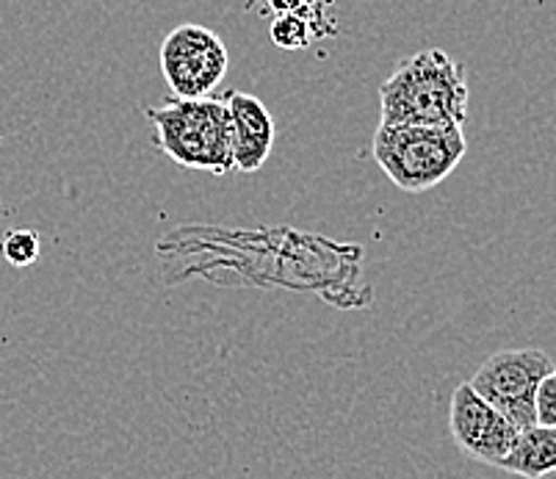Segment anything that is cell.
<instances>
[{
	"instance_id": "cell-1",
	"label": "cell",
	"mask_w": 556,
	"mask_h": 479,
	"mask_svg": "<svg viewBox=\"0 0 556 479\" xmlns=\"http://www.w3.org/2000/svg\"><path fill=\"white\" fill-rule=\"evenodd\" d=\"M379 123L463 128L468 119V80L441 48H427L396 64L379 87Z\"/></svg>"
},
{
	"instance_id": "cell-2",
	"label": "cell",
	"mask_w": 556,
	"mask_h": 479,
	"mask_svg": "<svg viewBox=\"0 0 556 479\" xmlns=\"http://www.w3.org/2000/svg\"><path fill=\"white\" fill-rule=\"evenodd\" d=\"M148 119L155 130V144L175 164L211 175L232 169V128L225 98H172L164 105H150Z\"/></svg>"
},
{
	"instance_id": "cell-3",
	"label": "cell",
	"mask_w": 556,
	"mask_h": 479,
	"mask_svg": "<svg viewBox=\"0 0 556 479\" xmlns=\"http://www.w3.org/2000/svg\"><path fill=\"white\" fill-rule=\"evenodd\" d=\"M468 153L463 128L379 123L371 139L374 164L396 189L421 194L441 186Z\"/></svg>"
},
{
	"instance_id": "cell-4",
	"label": "cell",
	"mask_w": 556,
	"mask_h": 479,
	"mask_svg": "<svg viewBox=\"0 0 556 479\" xmlns=\"http://www.w3.org/2000/svg\"><path fill=\"white\" fill-rule=\"evenodd\" d=\"M230 55L219 34L200 23H184L161 42V73L172 98H211L225 80Z\"/></svg>"
},
{
	"instance_id": "cell-5",
	"label": "cell",
	"mask_w": 556,
	"mask_h": 479,
	"mask_svg": "<svg viewBox=\"0 0 556 479\" xmlns=\"http://www.w3.org/2000/svg\"><path fill=\"white\" fill-rule=\"evenodd\" d=\"M551 369L554 363L543 350H502L479 366L471 388L518 430H526L538 425L534 393Z\"/></svg>"
},
{
	"instance_id": "cell-6",
	"label": "cell",
	"mask_w": 556,
	"mask_h": 479,
	"mask_svg": "<svg viewBox=\"0 0 556 479\" xmlns=\"http://www.w3.org/2000/svg\"><path fill=\"white\" fill-rule=\"evenodd\" d=\"M448 430L459 452L484 466H502L507 452L518 438V427L484 402L471 382L454 388L452 405H448Z\"/></svg>"
},
{
	"instance_id": "cell-7",
	"label": "cell",
	"mask_w": 556,
	"mask_h": 479,
	"mask_svg": "<svg viewBox=\"0 0 556 479\" xmlns=\"http://www.w3.org/2000/svg\"><path fill=\"white\" fill-rule=\"evenodd\" d=\"M225 103L232 128V169L244 175L257 173L275 148V119L255 94L230 92L225 94Z\"/></svg>"
},
{
	"instance_id": "cell-8",
	"label": "cell",
	"mask_w": 556,
	"mask_h": 479,
	"mask_svg": "<svg viewBox=\"0 0 556 479\" xmlns=\"http://www.w3.org/2000/svg\"><path fill=\"white\" fill-rule=\"evenodd\" d=\"M504 471L526 479H543L556 471V427L532 425L518 432L513 449L502 461Z\"/></svg>"
},
{
	"instance_id": "cell-9",
	"label": "cell",
	"mask_w": 556,
	"mask_h": 479,
	"mask_svg": "<svg viewBox=\"0 0 556 479\" xmlns=\"http://www.w3.org/2000/svg\"><path fill=\"white\" fill-rule=\"evenodd\" d=\"M327 20L321 9L311 7L305 12H291V14H277L271 23L269 34L271 42L280 50H305L316 37H327L332 28H327Z\"/></svg>"
},
{
	"instance_id": "cell-10",
	"label": "cell",
	"mask_w": 556,
	"mask_h": 479,
	"mask_svg": "<svg viewBox=\"0 0 556 479\" xmlns=\"http://www.w3.org/2000/svg\"><path fill=\"white\" fill-rule=\"evenodd\" d=\"M39 250H42V241L34 230H12L3 239V255L12 266H31L39 259Z\"/></svg>"
},
{
	"instance_id": "cell-11",
	"label": "cell",
	"mask_w": 556,
	"mask_h": 479,
	"mask_svg": "<svg viewBox=\"0 0 556 479\" xmlns=\"http://www.w3.org/2000/svg\"><path fill=\"white\" fill-rule=\"evenodd\" d=\"M534 421L556 427V366L543 377L538 393H534Z\"/></svg>"
},
{
	"instance_id": "cell-12",
	"label": "cell",
	"mask_w": 556,
	"mask_h": 479,
	"mask_svg": "<svg viewBox=\"0 0 556 479\" xmlns=\"http://www.w3.org/2000/svg\"><path fill=\"white\" fill-rule=\"evenodd\" d=\"M316 7V0H266V12L277 14H291V12H305V9Z\"/></svg>"
}]
</instances>
